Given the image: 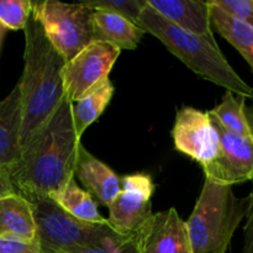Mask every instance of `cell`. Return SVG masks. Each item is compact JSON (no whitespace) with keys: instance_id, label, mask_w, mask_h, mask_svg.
<instances>
[{"instance_id":"4fadbf2b","label":"cell","mask_w":253,"mask_h":253,"mask_svg":"<svg viewBox=\"0 0 253 253\" xmlns=\"http://www.w3.org/2000/svg\"><path fill=\"white\" fill-rule=\"evenodd\" d=\"M161 16L179 29L204 37H214L209 2L204 0H147Z\"/></svg>"},{"instance_id":"f1b7e54d","label":"cell","mask_w":253,"mask_h":253,"mask_svg":"<svg viewBox=\"0 0 253 253\" xmlns=\"http://www.w3.org/2000/svg\"><path fill=\"white\" fill-rule=\"evenodd\" d=\"M6 31H7V30H6V29H5V27H4V26H1V25H0V49H1L2 40H4L5 35H6Z\"/></svg>"},{"instance_id":"484cf974","label":"cell","mask_w":253,"mask_h":253,"mask_svg":"<svg viewBox=\"0 0 253 253\" xmlns=\"http://www.w3.org/2000/svg\"><path fill=\"white\" fill-rule=\"evenodd\" d=\"M71 253H137L135 247V242L128 241L125 244L114 245H101V246L88 247V249L79 250Z\"/></svg>"},{"instance_id":"44dd1931","label":"cell","mask_w":253,"mask_h":253,"mask_svg":"<svg viewBox=\"0 0 253 253\" xmlns=\"http://www.w3.org/2000/svg\"><path fill=\"white\" fill-rule=\"evenodd\" d=\"M32 14V1L0 0V25L6 30H24Z\"/></svg>"},{"instance_id":"2e32d148","label":"cell","mask_w":253,"mask_h":253,"mask_svg":"<svg viewBox=\"0 0 253 253\" xmlns=\"http://www.w3.org/2000/svg\"><path fill=\"white\" fill-rule=\"evenodd\" d=\"M96 41H105L120 49L133 51L145 36V30L135 22L108 11L95 10L93 15Z\"/></svg>"},{"instance_id":"ffe728a7","label":"cell","mask_w":253,"mask_h":253,"mask_svg":"<svg viewBox=\"0 0 253 253\" xmlns=\"http://www.w3.org/2000/svg\"><path fill=\"white\" fill-rule=\"evenodd\" d=\"M245 108H246V98L244 96L236 98L234 93L226 90L222 96L221 103L209 110V114L214 116L226 130L237 135L252 137L245 115Z\"/></svg>"},{"instance_id":"7c38bea8","label":"cell","mask_w":253,"mask_h":253,"mask_svg":"<svg viewBox=\"0 0 253 253\" xmlns=\"http://www.w3.org/2000/svg\"><path fill=\"white\" fill-rule=\"evenodd\" d=\"M74 178H78L89 194L94 195L105 207L113 203L121 189V178L82 143L77 153Z\"/></svg>"},{"instance_id":"7402d4cb","label":"cell","mask_w":253,"mask_h":253,"mask_svg":"<svg viewBox=\"0 0 253 253\" xmlns=\"http://www.w3.org/2000/svg\"><path fill=\"white\" fill-rule=\"evenodd\" d=\"M82 4L91 10L108 11L119 15L138 25L141 12L147 5V0H93L82 1Z\"/></svg>"},{"instance_id":"52a82bcc","label":"cell","mask_w":253,"mask_h":253,"mask_svg":"<svg viewBox=\"0 0 253 253\" xmlns=\"http://www.w3.org/2000/svg\"><path fill=\"white\" fill-rule=\"evenodd\" d=\"M209 116L217 133V151L209 163L202 166L205 179L227 187L252 180L253 138L226 130L214 116Z\"/></svg>"},{"instance_id":"5bb4252c","label":"cell","mask_w":253,"mask_h":253,"mask_svg":"<svg viewBox=\"0 0 253 253\" xmlns=\"http://www.w3.org/2000/svg\"><path fill=\"white\" fill-rule=\"evenodd\" d=\"M21 132V93L17 82L0 101V167L9 169L19 161Z\"/></svg>"},{"instance_id":"4316f807","label":"cell","mask_w":253,"mask_h":253,"mask_svg":"<svg viewBox=\"0 0 253 253\" xmlns=\"http://www.w3.org/2000/svg\"><path fill=\"white\" fill-rule=\"evenodd\" d=\"M15 193H16V190H15V187L10 179L9 169L0 167V199L10 194H15Z\"/></svg>"},{"instance_id":"30bf717a","label":"cell","mask_w":253,"mask_h":253,"mask_svg":"<svg viewBox=\"0 0 253 253\" xmlns=\"http://www.w3.org/2000/svg\"><path fill=\"white\" fill-rule=\"evenodd\" d=\"M174 148L197 161L200 166L209 163L217 151V133L208 111L183 106L175 114L172 128Z\"/></svg>"},{"instance_id":"ba28073f","label":"cell","mask_w":253,"mask_h":253,"mask_svg":"<svg viewBox=\"0 0 253 253\" xmlns=\"http://www.w3.org/2000/svg\"><path fill=\"white\" fill-rule=\"evenodd\" d=\"M120 52V48L109 42L94 41L66 62L63 68L66 98L74 103L108 81Z\"/></svg>"},{"instance_id":"7a4b0ae2","label":"cell","mask_w":253,"mask_h":253,"mask_svg":"<svg viewBox=\"0 0 253 253\" xmlns=\"http://www.w3.org/2000/svg\"><path fill=\"white\" fill-rule=\"evenodd\" d=\"M24 32V71L19 81L21 93V151L48 123L66 98L63 84L66 61L52 46L32 14Z\"/></svg>"},{"instance_id":"cb8c5ba5","label":"cell","mask_w":253,"mask_h":253,"mask_svg":"<svg viewBox=\"0 0 253 253\" xmlns=\"http://www.w3.org/2000/svg\"><path fill=\"white\" fill-rule=\"evenodd\" d=\"M0 253H40L37 241H21L0 237Z\"/></svg>"},{"instance_id":"3957f363","label":"cell","mask_w":253,"mask_h":253,"mask_svg":"<svg viewBox=\"0 0 253 253\" xmlns=\"http://www.w3.org/2000/svg\"><path fill=\"white\" fill-rule=\"evenodd\" d=\"M138 26L146 34L160 40L170 53L205 81L246 99L253 96V88L227 62L215 37L198 36L184 31L161 16L148 4L141 12Z\"/></svg>"},{"instance_id":"e0dca14e","label":"cell","mask_w":253,"mask_h":253,"mask_svg":"<svg viewBox=\"0 0 253 253\" xmlns=\"http://www.w3.org/2000/svg\"><path fill=\"white\" fill-rule=\"evenodd\" d=\"M209 2L211 27L240 52L253 74V27Z\"/></svg>"},{"instance_id":"ac0fdd59","label":"cell","mask_w":253,"mask_h":253,"mask_svg":"<svg viewBox=\"0 0 253 253\" xmlns=\"http://www.w3.org/2000/svg\"><path fill=\"white\" fill-rule=\"evenodd\" d=\"M113 83L105 81L91 91L82 96L79 100L72 103V120L77 137L81 140L86 128L100 118L101 114L110 103L114 95Z\"/></svg>"},{"instance_id":"6da1fadb","label":"cell","mask_w":253,"mask_h":253,"mask_svg":"<svg viewBox=\"0 0 253 253\" xmlns=\"http://www.w3.org/2000/svg\"><path fill=\"white\" fill-rule=\"evenodd\" d=\"M81 140L72 120V103L67 98L48 123L21 151L9 168L17 194L24 198L51 197L74 177Z\"/></svg>"},{"instance_id":"603a6c76","label":"cell","mask_w":253,"mask_h":253,"mask_svg":"<svg viewBox=\"0 0 253 253\" xmlns=\"http://www.w3.org/2000/svg\"><path fill=\"white\" fill-rule=\"evenodd\" d=\"M235 19L253 27V0H209Z\"/></svg>"},{"instance_id":"d4e9b609","label":"cell","mask_w":253,"mask_h":253,"mask_svg":"<svg viewBox=\"0 0 253 253\" xmlns=\"http://www.w3.org/2000/svg\"><path fill=\"white\" fill-rule=\"evenodd\" d=\"M252 182V189L251 193L247 198H249V205H247L246 211V224L244 227V250L242 253H253V179Z\"/></svg>"},{"instance_id":"8992f818","label":"cell","mask_w":253,"mask_h":253,"mask_svg":"<svg viewBox=\"0 0 253 253\" xmlns=\"http://www.w3.org/2000/svg\"><path fill=\"white\" fill-rule=\"evenodd\" d=\"M93 15L94 10L82 2L32 1V16L40 22L48 41L66 62L96 41Z\"/></svg>"},{"instance_id":"277c9868","label":"cell","mask_w":253,"mask_h":253,"mask_svg":"<svg viewBox=\"0 0 253 253\" xmlns=\"http://www.w3.org/2000/svg\"><path fill=\"white\" fill-rule=\"evenodd\" d=\"M247 205L249 198H237L232 187L205 179L187 221L193 253H226Z\"/></svg>"},{"instance_id":"8fae6325","label":"cell","mask_w":253,"mask_h":253,"mask_svg":"<svg viewBox=\"0 0 253 253\" xmlns=\"http://www.w3.org/2000/svg\"><path fill=\"white\" fill-rule=\"evenodd\" d=\"M133 242L137 253H193L187 222L174 208L151 215Z\"/></svg>"},{"instance_id":"9a60e30c","label":"cell","mask_w":253,"mask_h":253,"mask_svg":"<svg viewBox=\"0 0 253 253\" xmlns=\"http://www.w3.org/2000/svg\"><path fill=\"white\" fill-rule=\"evenodd\" d=\"M0 237L21 241L36 240L31 204L17 193L0 199Z\"/></svg>"},{"instance_id":"d6986e66","label":"cell","mask_w":253,"mask_h":253,"mask_svg":"<svg viewBox=\"0 0 253 253\" xmlns=\"http://www.w3.org/2000/svg\"><path fill=\"white\" fill-rule=\"evenodd\" d=\"M49 198L54 200L64 211L81 221L90 224L108 222V219L101 216L99 212L98 205L94 202L93 197L86 190L79 188L74 177L59 192L54 193Z\"/></svg>"},{"instance_id":"9c48e42d","label":"cell","mask_w":253,"mask_h":253,"mask_svg":"<svg viewBox=\"0 0 253 253\" xmlns=\"http://www.w3.org/2000/svg\"><path fill=\"white\" fill-rule=\"evenodd\" d=\"M155 184L150 174L135 173L121 178V189L109 205L108 222L118 234L133 239L152 215Z\"/></svg>"},{"instance_id":"5b68a950","label":"cell","mask_w":253,"mask_h":253,"mask_svg":"<svg viewBox=\"0 0 253 253\" xmlns=\"http://www.w3.org/2000/svg\"><path fill=\"white\" fill-rule=\"evenodd\" d=\"M25 199L29 200L34 211L40 253H71L88 247L125 244L133 240L118 234L109 222L90 224L76 219L48 197Z\"/></svg>"},{"instance_id":"83f0119b","label":"cell","mask_w":253,"mask_h":253,"mask_svg":"<svg viewBox=\"0 0 253 253\" xmlns=\"http://www.w3.org/2000/svg\"><path fill=\"white\" fill-rule=\"evenodd\" d=\"M252 104L250 106L245 108V115H246L247 124H249L250 131H251V136L253 138V96H252Z\"/></svg>"}]
</instances>
